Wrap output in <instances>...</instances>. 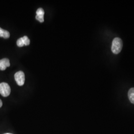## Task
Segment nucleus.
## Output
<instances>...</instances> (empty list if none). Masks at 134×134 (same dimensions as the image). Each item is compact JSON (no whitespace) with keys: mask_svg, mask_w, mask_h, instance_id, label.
<instances>
[{"mask_svg":"<svg viewBox=\"0 0 134 134\" xmlns=\"http://www.w3.org/2000/svg\"><path fill=\"white\" fill-rule=\"evenodd\" d=\"M14 79L19 86H23L25 82V75L23 71L16 72L14 75Z\"/></svg>","mask_w":134,"mask_h":134,"instance_id":"7ed1b4c3","label":"nucleus"},{"mask_svg":"<svg viewBox=\"0 0 134 134\" xmlns=\"http://www.w3.org/2000/svg\"><path fill=\"white\" fill-rule=\"evenodd\" d=\"M17 45L19 47H23L24 45L28 46L30 44V40L29 39L27 36H24L23 37L19 39L16 42Z\"/></svg>","mask_w":134,"mask_h":134,"instance_id":"20e7f679","label":"nucleus"},{"mask_svg":"<svg viewBox=\"0 0 134 134\" xmlns=\"http://www.w3.org/2000/svg\"><path fill=\"white\" fill-rule=\"evenodd\" d=\"M11 134V133H5V134Z\"/></svg>","mask_w":134,"mask_h":134,"instance_id":"9d476101","label":"nucleus"},{"mask_svg":"<svg viewBox=\"0 0 134 134\" xmlns=\"http://www.w3.org/2000/svg\"><path fill=\"white\" fill-rule=\"evenodd\" d=\"M123 47V42L122 40L118 37H116L113 39L111 50L112 52L115 54H118L121 51V50Z\"/></svg>","mask_w":134,"mask_h":134,"instance_id":"f257e3e1","label":"nucleus"},{"mask_svg":"<svg viewBox=\"0 0 134 134\" xmlns=\"http://www.w3.org/2000/svg\"><path fill=\"white\" fill-rule=\"evenodd\" d=\"M2 105H3V102H2V100L0 99V108L2 106Z\"/></svg>","mask_w":134,"mask_h":134,"instance_id":"1a4fd4ad","label":"nucleus"},{"mask_svg":"<svg viewBox=\"0 0 134 134\" xmlns=\"http://www.w3.org/2000/svg\"><path fill=\"white\" fill-rule=\"evenodd\" d=\"M44 10L42 8H39L36 11V19L38 20L40 23H43L44 20Z\"/></svg>","mask_w":134,"mask_h":134,"instance_id":"423d86ee","label":"nucleus"},{"mask_svg":"<svg viewBox=\"0 0 134 134\" xmlns=\"http://www.w3.org/2000/svg\"><path fill=\"white\" fill-rule=\"evenodd\" d=\"M10 87L6 82H2L0 83V94L4 96L7 97L10 93Z\"/></svg>","mask_w":134,"mask_h":134,"instance_id":"f03ea898","label":"nucleus"},{"mask_svg":"<svg viewBox=\"0 0 134 134\" xmlns=\"http://www.w3.org/2000/svg\"><path fill=\"white\" fill-rule=\"evenodd\" d=\"M10 32L0 27V37L4 38H8L10 37Z\"/></svg>","mask_w":134,"mask_h":134,"instance_id":"0eeeda50","label":"nucleus"},{"mask_svg":"<svg viewBox=\"0 0 134 134\" xmlns=\"http://www.w3.org/2000/svg\"><path fill=\"white\" fill-rule=\"evenodd\" d=\"M128 97L131 102L134 104V88H132L129 91Z\"/></svg>","mask_w":134,"mask_h":134,"instance_id":"6e6552de","label":"nucleus"},{"mask_svg":"<svg viewBox=\"0 0 134 134\" xmlns=\"http://www.w3.org/2000/svg\"><path fill=\"white\" fill-rule=\"evenodd\" d=\"M10 66V60L8 59L4 58L0 60V70H5L7 67Z\"/></svg>","mask_w":134,"mask_h":134,"instance_id":"39448f33","label":"nucleus"}]
</instances>
